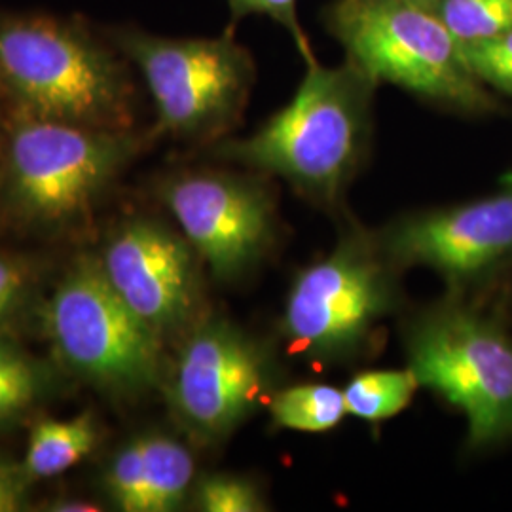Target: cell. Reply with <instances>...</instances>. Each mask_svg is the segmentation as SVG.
Here are the masks:
<instances>
[{
  "mask_svg": "<svg viewBox=\"0 0 512 512\" xmlns=\"http://www.w3.org/2000/svg\"><path fill=\"white\" fill-rule=\"evenodd\" d=\"M0 92L38 118L107 129H126L129 118L122 63L55 19H0Z\"/></svg>",
  "mask_w": 512,
  "mask_h": 512,
  "instance_id": "4",
  "label": "cell"
},
{
  "mask_svg": "<svg viewBox=\"0 0 512 512\" xmlns=\"http://www.w3.org/2000/svg\"><path fill=\"white\" fill-rule=\"evenodd\" d=\"M418 387L420 382L410 368L361 372L344 389L348 414L372 423L395 418L412 403Z\"/></svg>",
  "mask_w": 512,
  "mask_h": 512,
  "instance_id": "16",
  "label": "cell"
},
{
  "mask_svg": "<svg viewBox=\"0 0 512 512\" xmlns=\"http://www.w3.org/2000/svg\"><path fill=\"white\" fill-rule=\"evenodd\" d=\"M492 293H497L499 298V306H495L497 310L512 311V274L507 275L495 289H492Z\"/></svg>",
  "mask_w": 512,
  "mask_h": 512,
  "instance_id": "26",
  "label": "cell"
},
{
  "mask_svg": "<svg viewBox=\"0 0 512 512\" xmlns=\"http://www.w3.org/2000/svg\"><path fill=\"white\" fill-rule=\"evenodd\" d=\"M275 425L300 433H327L348 416L344 389L329 384H298L270 397Z\"/></svg>",
  "mask_w": 512,
  "mask_h": 512,
  "instance_id": "15",
  "label": "cell"
},
{
  "mask_svg": "<svg viewBox=\"0 0 512 512\" xmlns=\"http://www.w3.org/2000/svg\"><path fill=\"white\" fill-rule=\"evenodd\" d=\"M118 44L147 82L158 128L186 141H217L236 128L256 80L255 59L230 33L169 38L122 31Z\"/></svg>",
  "mask_w": 512,
  "mask_h": 512,
  "instance_id": "7",
  "label": "cell"
},
{
  "mask_svg": "<svg viewBox=\"0 0 512 512\" xmlns=\"http://www.w3.org/2000/svg\"><path fill=\"white\" fill-rule=\"evenodd\" d=\"M46 329L59 361L116 395H137L162 378V336L129 310L99 260L82 258L46 304Z\"/></svg>",
  "mask_w": 512,
  "mask_h": 512,
  "instance_id": "8",
  "label": "cell"
},
{
  "mask_svg": "<svg viewBox=\"0 0 512 512\" xmlns=\"http://www.w3.org/2000/svg\"><path fill=\"white\" fill-rule=\"evenodd\" d=\"M268 351L236 323L202 317L186 330L167 376V401L202 444L228 439L274 382Z\"/></svg>",
  "mask_w": 512,
  "mask_h": 512,
  "instance_id": "9",
  "label": "cell"
},
{
  "mask_svg": "<svg viewBox=\"0 0 512 512\" xmlns=\"http://www.w3.org/2000/svg\"><path fill=\"white\" fill-rule=\"evenodd\" d=\"M29 476L25 475L21 463L14 465L0 459V512H16L25 505L29 490Z\"/></svg>",
  "mask_w": 512,
  "mask_h": 512,
  "instance_id": "24",
  "label": "cell"
},
{
  "mask_svg": "<svg viewBox=\"0 0 512 512\" xmlns=\"http://www.w3.org/2000/svg\"><path fill=\"white\" fill-rule=\"evenodd\" d=\"M376 238L399 270L427 268L452 293L480 298L512 274V183L469 202L412 213Z\"/></svg>",
  "mask_w": 512,
  "mask_h": 512,
  "instance_id": "11",
  "label": "cell"
},
{
  "mask_svg": "<svg viewBox=\"0 0 512 512\" xmlns=\"http://www.w3.org/2000/svg\"><path fill=\"white\" fill-rule=\"evenodd\" d=\"M200 262L183 234L152 219L122 224L99 258L110 287L162 338L202 319Z\"/></svg>",
  "mask_w": 512,
  "mask_h": 512,
  "instance_id": "12",
  "label": "cell"
},
{
  "mask_svg": "<svg viewBox=\"0 0 512 512\" xmlns=\"http://www.w3.org/2000/svg\"><path fill=\"white\" fill-rule=\"evenodd\" d=\"M408 368L467 421L471 454L512 444V330L486 300L450 293L404 330Z\"/></svg>",
  "mask_w": 512,
  "mask_h": 512,
  "instance_id": "2",
  "label": "cell"
},
{
  "mask_svg": "<svg viewBox=\"0 0 512 512\" xmlns=\"http://www.w3.org/2000/svg\"><path fill=\"white\" fill-rule=\"evenodd\" d=\"M99 440L92 412L71 420H40L31 431L21 467L31 482L63 475L78 465Z\"/></svg>",
  "mask_w": 512,
  "mask_h": 512,
  "instance_id": "13",
  "label": "cell"
},
{
  "mask_svg": "<svg viewBox=\"0 0 512 512\" xmlns=\"http://www.w3.org/2000/svg\"><path fill=\"white\" fill-rule=\"evenodd\" d=\"M139 150L126 129L92 128L18 112L4 150V194L27 224L82 219Z\"/></svg>",
  "mask_w": 512,
  "mask_h": 512,
  "instance_id": "5",
  "label": "cell"
},
{
  "mask_svg": "<svg viewBox=\"0 0 512 512\" xmlns=\"http://www.w3.org/2000/svg\"><path fill=\"white\" fill-rule=\"evenodd\" d=\"M160 196L181 234L219 281L243 279L274 247L277 202L268 175L181 171L165 179Z\"/></svg>",
  "mask_w": 512,
  "mask_h": 512,
  "instance_id": "10",
  "label": "cell"
},
{
  "mask_svg": "<svg viewBox=\"0 0 512 512\" xmlns=\"http://www.w3.org/2000/svg\"><path fill=\"white\" fill-rule=\"evenodd\" d=\"M323 25L378 84L440 109L488 114L497 101L469 71L458 38L433 8L408 0H332Z\"/></svg>",
  "mask_w": 512,
  "mask_h": 512,
  "instance_id": "3",
  "label": "cell"
},
{
  "mask_svg": "<svg viewBox=\"0 0 512 512\" xmlns=\"http://www.w3.org/2000/svg\"><path fill=\"white\" fill-rule=\"evenodd\" d=\"M408 2H414V4H420V6H427V8H433L439 4V0H408Z\"/></svg>",
  "mask_w": 512,
  "mask_h": 512,
  "instance_id": "27",
  "label": "cell"
},
{
  "mask_svg": "<svg viewBox=\"0 0 512 512\" xmlns=\"http://www.w3.org/2000/svg\"><path fill=\"white\" fill-rule=\"evenodd\" d=\"M461 54L476 80L512 97V29L497 37L461 44Z\"/></svg>",
  "mask_w": 512,
  "mask_h": 512,
  "instance_id": "21",
  "label": "cell"
},
{
  "mask_svg": "<svg viewBox=\"0 0 512 512\" xmlns=\"http://www.w3.org/2000/svg\"><path fill=\"white\" fill-rule=\"evenodd\" d=\"M147 512L181 509L194 492L196 465L181 440L164 433L141 435Z\"/></svg>",
  "mask_w": 512,
  "mask_h": 512,
  "instance_id": "14",
  "label": "cell"
},
{
  "mask_svg": "<svg viewBox=\"0 0 512 512\" xmlns=\"http://www.w3.org/2000/svg\"><path fill=\"white\" fill-rule=\"evenodd\" d=\"M46 385L42 366L0 332V427L31 410L42 399Z\"/></svg>",
  "mask_w": 512,
  "mask_h": 512,
  "instance_id": "17",
  "label": "cell"
},
{
  "mask_svg": "<svg viewBox=\"0 0 512 512\" xmlns=\"http://www.w3.org/2000/svg\"><path fill=\"white\" fill-rule=\"evenodd\" d=\"M378 82L346 57L306 63L293 99L262 126L215 147L220 160L283 179L306 200L338 207L365 165Z\"/></svg>",
  "mask_w": 512,
  "mask_h": 512,
  "instance_id": "1",
  "label": "cell"
},
{
  "mask_svg": "<svg viewBox=\"0 0 512 512\" xmlns=\"http://www.w3.org/2000/svg\"><path fill=\"white\" fill-rule=\"evenodd\" d=\"M228 8L234 23L251 16L272 19L293 38L294 48L304 63L317 59L311 50L310 37L298 19V0H228Z\"/></svg>",
  "mask_w": 512,
  "mask_h": 512,
  "instance_id": "22",
  "label": "cell"
},
{
  "mask_svg": "<svg viewBox=\"0 0 512 512\" xmlns=\"http://www.w3.org/2000/svg\"><path fill=\"white\" fill-rule=\"evenodd\" d=\"M50 511L57 512H97L101 511V507H97L92 501L86 499H57L52 503V507H48Z\"/></svg>",
  "mask_w": 512,
  "mask_h": 512,
  "instance_id": "25",
  "label": "cell"
},
{
  "mask_svg": "<svg viewBox=\"0 0 512 512\" xmlns=\"http://www.w3.org/2000/svg\"><path fill=\"white\" fill-rule=\"evenodd\" d=\"M397 270L376 236L351 230L294 277L281 315L291 349L317 361L363 353L397 308Z\"/></svg>",
  "mask_w": 512,
  "mask_h": 512,
  "instance_id": "6",
  "label": "cell"
},
{
  "mask_svg": "<svg viewBox=\"0 0 512 512\" xmlns=\"http://www.w3.org/2000/svg\"><path fill=\"white\" fill-rule=\"evenodd\" d=\"M33 294L29 268L10 256L0 255V332L25 310Z\"/></svg>",
  "mask_w": 512,
  "mask_h": 512,
  "instance_id": "23",
  "label": "cell"
},
{
  "mask_svg": "<svg viewBox=\"0 0 512 512\" xmlns=\"http://www.w3.org/2000/svg\"><path fill=\"white\" fill-rule=\"evenodd\" d=\"M194 505L203 512L266 511V499L253 480L239 475L203 476L194 486Z\"/></svg>",
  "mask_w": 512,
  "mask_h": 512,
  "instance_id": "20",
  "label": "cell"
},
{
  "mask_svg": "<svg viewBox=\"0 0 512 512\" xmlns=\"http://www.w3.org/2000/svg\"><path fill=\"white\" fill-rule=\"evenodd\" d=\"M435 12L459 44L512 29V0H439Z\"/></svg>",
  "mask_w": 512,
  "mask_h": 512,
  "instance_id": "18",
  "label": "cell"
},
{
  "mask_svg": "<svg viewBox=\"0 0 512 512\" xmlns=\"http://www.w3.org/2000/svg\"><path fill=\"white\" fill-rule=\"evenodd\" d=\"M105 488L116 509L147 512L141 437L129 440L112 456L105 471Z\"/></svg>",
  "mask_w": 512,
  "mask_h": 512,
  "instance_id": "19",
  "label": "cell"
}]
</instances>
